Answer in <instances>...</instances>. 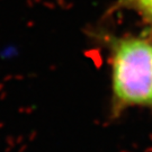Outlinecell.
Instances as JSON below:
<instances>
[{"label":"cell","instance_id":"cell-1","mask_svg":"<svg viewBox=\"0 0 152 152\" xmlns=\"http://www.w3.org/2000/svg\"><path fill=\"white\" fill-rule=\"evenodd\" d=\"M113 113L134 106L152 108V39L125 36L110 39Z\"/></svg>","mask_w":152,"mask_h":152},{"label":"cell","instance_id":"cell-2","mask_svg":"<svg viewBox=\"0 0 152 152\" xmlns=\"http://www.w3.org/2000/svg\"><path fill=\"white\" fill-rule=\"evenodd\" d=\"M114 8L135 11L145 22L152 25V0H118Z\"/></svg>","mask_w":152,"mask_h":152}]
</instances>
